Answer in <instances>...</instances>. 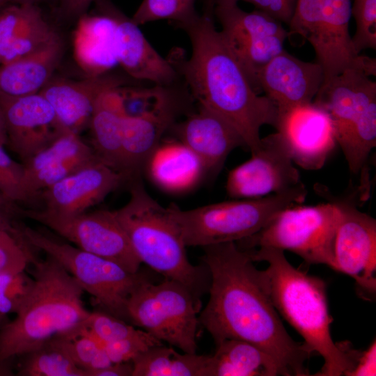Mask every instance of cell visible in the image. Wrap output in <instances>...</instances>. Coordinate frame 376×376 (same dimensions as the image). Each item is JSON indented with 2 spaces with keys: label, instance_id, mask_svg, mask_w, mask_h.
Listing matches in <instances>:
<instances>
[{
  "label": "cell",
  "instance_id": "1",
  "mask_svg": "<svg viewBox=\"0 0 376 376\" xmlns=\"http://www.w3.org/2000/svg\"><path fill=\"white\" fill-rule=\"evenodd\" d=\"M203 248L210 298L198 318L215 344L243 340L269 354L283 376L311 375L305 362L313 353L285 330L249 250L235 242Z\"/></svg>",
  "mask_w": 376,
  "mask_h": 376
},
{
  "label": "cell",
  "instance_id": "2",
  "mask_svg": "<svg viewBox=\"0 0 376 376\" xmlns=\"http://www.w3.org/2000/svg\"><path fill=\"white\" fill-rule=\"evenodd\" d=\"M213 16V9L204 8L203 14L180 26L189 38L191 54L178 68L199 106L226 119L251 151L260 143L261 127H275L278 109L252 87L217 30Z\"/></svg>",
  "mask_w": 376,
  "mask_h": 376
},
{
  "label": "cell",
  "instance_id": "3",
  "mask_svg": "<svg viewBox=\"0 0 376 376\" xmlns=\"http://www.w3.org/2000/svg\"><path fill=\"white\" fill-rule=\"evenodd\" d=\"M248 250L253 262L269 265L260 274L278 313L302 336L312 353L323 358V366L313 375L347 376L359 350L348 341L334 342L325 283L294 267L281 249L261 246Z\"/></svg>",
  "mask_w": 376,
  "mask_h": 376
},
{
  "label": "cell",
  "instance_id": "4",
  "mask_svg": "<svg viewBox=\"0 0 376 376\" xmlns=\"http://www.w3.org/2000/svg\"><path fill=\"white\" fill-rule=\"evenodd\" d=\"M33 284L24 304L0 329V366L58 336L81 331L88 311L84 305L83 288L54 258L31 261Z\"/></svg>",
  "mask_w": 376,
  "mask_h": 376
},
{
  "label": "cell",
  "instance_id": "5",
  "mask_svg": "<svg viewBox=\"0 0 376 376\" xmlns=\"http://www.w3.org/2000/svg\"><path fill=\"white\" fill-rule=\"evenodd\" d=\"M130 198L114 210L141 263L164 279L186 286L198 299L208 292L210 274L203 263L192 265L170 206L165 207L146 191L140 177L130 180Z\"/></svg>",
  "mask_w": 376,
  "mask_h": 376
},
{
  "label": "cell",
  "instance_id": "6",
  "mask_svg": "<svg viewBox=\"0 0 376 376\" xmlns=\"http://www.w3.org/2000/svg\"><path fill=\"white\" fill-rule=\"evenodd\" d=\"M306 194L301 183L260 198L234 199L191 210L169 206L185 246L204 247L252 236L283 209L304 203Z\"/></svg>",
  "mask_w": 376,
  "mask_h": 376
},
{
  "label": "cell",
  "instance_id": "7",
  "mask_svg": "<svg viewBox=\"0 0 376 376\" xmlns=\"http://www.w3.org/2000/svg\"><path fill=\"white\" fill-rule=\"evenodd\" d=\"M23 241L56 259L87 292L102 311L130 323L127 306L131 295L152 281L139 271L130 272L109 259L54 240L31 227L19 225Z\"/></svg>",
  "mask_w": 376,
  "mask_h": 376
},
{
  "label": "cell",
  "instance_id": "8",
  "mask_svg": "<svg viewBox=\"0 0 376 376\" xmlns=\"http://www.w3.org/2000/svg\"><path fill=\"white\" fill-rule=\"evenodd\" d=\"M350 0H297L289 35L298 34L313 47L324 82L347 69L376 75V60L357 54L349 33Z\"/></svg>",
  "mask_w": 376,
  "mask_h": 376
},
{
  "label": "cell",
  "instance_id": "9",
  "mask_svg": "<svg viewBox=\"0 0 376 376\" xmlns=\"http://www.w3.org/2000/svg\"><path fill=\"white\" fill-rule=\"evenodd\" d=\"M283 209L252 236L236 243L243 249L269 246L292 251L310 264L336 270L334 245L340 209L337 201Z\"/></svg>",
  "mask_w": 376,
  "mask_h": 376
},
{
  "label": "cell",
  "instance_id": "10",
  "mask_svg": "<svg viewBox=\"0 0 376 376\" xmlns=\"http://www.w3.org/2000/svg\"><path fill=\"white\" fill-rule=\"evenodd\" d=\"M201 301L182 283L164 279L148 281L130 297V324L183 352L196 353Z\"/></svg>",
  "mask_w": 376,
  "mask_h": 376
},
{
  "label": "cell",
  "instance_id": "11",
  "mask_svg": "<svg viewBox=\"0 0 376 376\" xmlns=\"http://www.w3.org/2000/svg\"><path fill=\"white\" fill-rule=\"evenodd\" d=\"M313 103L329 116L342 151L376 136V83L365 72L347 69L322 83Z\"/></svg>",
  "mask_w": 376,
  "mask_h": 376
},
{
  "label": "cell",
  "instance_id": "12",
  "mask_svg": "<svg viewBox=\"0 0 376 376\" xmlns=\"http://www.w3.org/2000/svg\"><path fill=\"white\" fill-rule=\"evenodd\" d=\"M214 15L221 25L219 32L225 44L259 94V73L284 49L289 31L280 21L256 9L244 11L237 3L216 6Z\"/></svg>",
  "mask_w": 376,
  "mask_h": 376
},
{
  "label": "cell",
  "instance_id": "13",
  "mask_svg": "<svg viewBox=\"0 0 376 376\" xmlns=\"http://www.w3.org/2000/svg\"><path fill=\"white\" fill-rule=\"evenodd\" d=\"M20 216L37 221L77 247L112 260L127 271H139L141 263L117 219L114 210H100L62 216L43 209H24Z\"/></svg>",
  "mask_w": 376,
  "mask_h": 376
},
{
  "label": "cell",
  "instance_id": "14",
  "mask_svg": "<svg viewBox=\"0 0 376 376\" xmlns=\"http://www.w3.org/2000/svg\"><path fill=\"white\" fill-rule=\"evenodd\" d=\"M251 157L233 169L226 189L233 199L256 198L285 192L301 184L300 174L279 134L261 138Z\"/></svg>",
  "mask_w": 376,
  "mask_h": 376
},
{
  "label": "cell",
  "instance_id": "15",
  "mask_svg": "<svg viewBox=\"0 0 376 376\" xmlns=\"http://www.w3.org/2000/svg\"><path fill=\"white\" fill-rule=\"evenodd\" d=\"M340 219L337 228L336 271L354 279L360 295L373 299L376 292V221L345 201H337Z\"/></svg>",
  "mask_w": 376,
  "mask_h": 376
},
{
  "label": "cell",
  "instance_id": "16",
  "mask_svg": "<svg viewBox=\"0 0 376 376\" xmlns=\"http://www.w3.org/2000/svg\"><path fill=\"white\" fill-rule=\"evenodd\" d=\"M7 143L22 163L49 146L65 130L50 103L40 93L0 95Z\"/></svg>",
  "mask_w": 376,
  "mask_h": 376
},
{
  "label": "cell",
  "instance_id": "17",
  "mask_svg": "<svg viewBox=\"0 0 376 376\" xmlns=\"http://www.w3.org/2000/svg\"><path fill=\"white\" fill-rule=\"evenodd\" d=\"M274 128L294 164L306 170L321 169L337 143L329 116L313 102L279 111Z\"/></svg>",
  "mask_w": 376,
  "mask_h": 376
},
{
  "label": "cell",
  "instance_id": "18",
  "mask_svg": "<svg viewBox=\"0 0 376 376\" xmlns=\"http://www.w3.org/2000/svg\"><path fill=\"white\" fill-rule=\"evenodd\" d=\"M127 180V175L97 159L41 191L39 201L47 212L75 216L87 212Z\"/></svg>",
  "mask_w": 376,
  "mask_h": 376
},
{
  "label": "cell",
  "instance_id": "19",
  "mask_svg": "<svg viewBox=\"0 0 376 376\" xmlns=\"http://www.w3.org/2000/svg\"><path fill=\"white\" fill-rule=\"evenodd\" d=\"M99 11L111 17L115 22V48L118 64L131 77L155 83L171 84L177 77L171 61L152 47L131 18L125 15L110 0H95Z\"/></svg>",
  "mask_w": 376,
  "mask_h": 376
},
{
  "label": "cell",
  "instance_id": "20",
  "mask_svg": "<svg viewBox=\"0 0 376 376\" xmlns=\"http://www.w3.org/2000/svg\"><path fill=\"white\" fill-rule=\"evenodd\" d=\"M97 159L92 146L79 134L64 131L49 146L23 163L22 187L29 204L39 201L43 190Z\"/></svg>",
  "mask_w": 376,
  "mask_h": 376
},
{
  "label": "cell",
  "instance_id": "21",
  "mask_svg": "<svg viewBox=\"0 0 376 376\" xmlns=\"http://www.w3.org/2000/svg\"><path fill=\"white\" fill-rule=\"evenodd\" d=\"M323 81L320 65L301 61L285 49L267 63L258 77L260 91L278 111L313 102Z\"/></svg>",
  "mask_w": 376,
  "mask_h": 376
},
{
  "label": "cell",
  "instance_id": "22",
  "mask_svg": "<svg viewBox=\"0 0 376 376\" xmlns=\"http://www.w3.org/2000/svg\"><path fill=\"white\" fill-rule=\"evenodd\" d=\"M177 139L201 161L207 177L221 171L230 153L244 143L236 130L217 113L199 106L176 126Z\"/></svg>",
  "mask_w": 376,
  "mask_h": 376
},
{
  "label": "cell",
  "instance_id": "23",
  "mask_svg": "<svg viewBox=\"0 0 376 376\" xmlns=\"http://www.w3.org/2000/svg\"><path fill=\"white\" fill-rule=\"evenodd\" d=\"M123 84L107 73L75 81L52 79L39 93L50 103L63 128L79 134L89 125L98 97Z\"/></svg>",
  "mask_w": 376,
  "mask_h": 376
},
{
  "label": "cell",
  "instance_id": "24",
  "mask_svg": "<svg viewBox=\"0 0 376 376\" xmlns=\"http://www.w3.org/2000/svg\"><path fill=\"white\" fill-rule=\"evenodd\" d=\"M58 36L36 3H9L0 10V64L26 56Z\"/></svg>",
  "mask_w": 376,
  "mask_h": 376
},
{
  "label": "cell",
  "instance_id": "25",
  "mask_svg": "<svg viewBox=\"0 0 376 376\" xmlns=\"http://www.w3.org/2000/svg\"><path fill=\"white\" fill-rule=\"evenodd\" d=\"M175 108L171 98L157 110L136 117L125 116L122 152L125 173L130 179L141 177L146 162L173 125Z\"/></svg>",
  "mask_w": 376,
  "mask_h": 376
},
{
  "label": "cell",
  "instance_id": "26",
  "mask_svg": "<svg viewBox=\"0 0 376 376\" xmlns=\"http://www.w3.org/2000/svg\"><path fill=\"white\" fill-rule=\"evenodd\" d=\"M143 171L159 189L175 194L193 189L207 177L199 158L178 139L162 141L147 159Z\"/></svg>",
  "mask_w": 376,
  "mask_h": 376
},
{
  "label": "cell",
  "instance_id": "27",
  "mask_svg": "<svg viewBox=\"0 0 376 376\" xmlns=\"http://www.w3.org/2000/svg\"><path fill=\"white\" fill-rule=\"evenodd\" d=\"M73 36L75 59L87 77L107 74L118 64L115 48V22L109 15L84 14Z\"/></svg>",
  "mask_w": 376,
  "mask_h": 376
},
{
  "label": "cell",
  "instance_id": "28",
  "mask_svg": "<svg viewBox=\"0 0 376 376\" xmlns=\"http://www.w3.org/2000/svg\"><path fill=\"white\" fill-rule=\"evenodd\" d=\"M63 54L60 36L37 51L0 64V95L19 97L39 93L52 79Z\"/></svg>",
  "mask_w": 376,
  "mask_h": 376
},
{
  "label": "cell",
  "instance_id": "29",
  "mask_svg": "<svg viewBox=\"0 0 376 376\" xmlns=\"http://www.w3.org/2000/svg\"><path fill=\"white\" fill-rule=\"evenodd\" d=\"M119 87L108 89L98 97L89 125L92 132V148L97 157L107 166L127 175L122 152L123 120L126 115Z\"/></svg>",
  "mask_w": 376,
  "mask_h": 376
},
{
  "label": "cell",
  "instance_id": "30",
  "mask_svg": "<svg viewBox=\"0 0 376 376\" xmlns=\"http://www.w3.org/2000/svg\"><path fill=\"white\" fill-rule=\"evenodd\" d=\"M211 371L212 376H283L269 354L240 339H226L216 345L211 355Z\"/></svg>",
  "mask_w": 376,
  "mask_h": 376
},
{
  "label": "cell",
  "instance_id": "31",
  "mask_svg": "<svg viewBox=\"0 0 376 376\" xmlns=\"http://www.w3.org/2000/svg\"><path fill=\"white\" fill-rule=\"evenodd\" d=\"M132 362V376H212L211 355L181 354L164 344L150 347Z\"/></svg>",
  "mask_w": 376,
  "mask_h": 376
},
{
  "label": "cell",
  "instance_id": "32",
  "mask_svg": "<svg viewBox=\"0 0 376 376\" xmlns=\"http://www.w3.org/2000/svg\"><path fill=\"white\" fill-rule=\"evenodd\" d=\"M19 357L17 375L87 376L74 362L61 336L52 338Z\"/></svg>",
  "mask_w": 376,
  "mask_h": 376
},
{
  "label": "cell",
  "instance_id": "33",
  "mask_svg": "<svg viewBox=\"0 0 376 376\" xmlns=\"http://www.w3.org/2000/svg\"><path fill=\"white\" fill-rule=\"evenodd\" d=\"M196 0H143L132 20L138 26L157 20L167 19L178 26L198 13Z\"/></svg>",
  "mask_w": 376,
  "mask_h": 376
},
{
  "label": "cell",
  "instance_id": "34",
  "mask_svg": "<svg viewBox=\"0 0 376 376\" xmlns=\"http://www.w3.org/2000/svg\"><path fill=\"white\" fill-rule=\"evenodd\" d=\"M61 336L74 362L87 376L112 364L103 345L86 331L81 330L74 336Z\"/></svg>",
  "mask_w": 376,
  "mask_h": 376
},
{
  "label": "cell",
  "instance_id": "35",
  "mask_svg": "<svg viewBox=\"0 0 376 376\" xmlns=\"http://www.w3.org/2000/svg\"><path fill=\"white\" fill-rule=\"evenodd\" d=\"M139 329L108 313L94 311L90 312L81 330L89 334L102 345L130 336Z\"/></svg>",
  "mask_w": 376,
  "mask_h": 376
},
{
  "label": "cell",
  "instance_id": "36",
  "mask_svg": "<svg viewBox=\"0 0 376 376\" xmlns=\"http://www.w3.org/2000/svg\"><path fill=\"white\" fill-rule=\"evenodd\" d=\"M163 87L134 88L120 86L118 92L126 116H140L163 106L171 99Z\"/></svg>",
  "mask_w": 376,
  "mask_h": 376
},
{
  "label": "cell",
  "instance_id": "37",
  "mask_svg": "<svg viewBox=\"0 0 376 376\" xmlns=\"http://www.w3.org/2000/svg\"><path fill=\"white\" fill-rule=\"evenodd\" d=\"M351 15L356 23L352 42L357 54L376 49V0H354Z\"/></svg>",
  "mask_w": 376,
  "mask_h": 376
},
{
  "label": "cell",
  "instance_id": "38",
  "mask_svg": "<svg viewBox=\"0 0 376 376\" xmlns=\"http://www.w3.org/2000/svg\"><path fill=\"white\" fill-rule=\"evenodd\" d=\"M33 278L25 271L0 274V313L16 314L28 297Z\"/></svg>",
  "mask_w": 376,
  "mask_h": 376
},
{
  "label": "cell",
  "instance_id": "39",
  "mask_svg": "<svg viewBox=\"0 0 376 376\" xmlns=\"http://www.w3.org/2000/svg\"><path fill=\"white\" fill-rule=\"evenodd\" d=\"M158 340L142 329L128 337L102 344L112 363L132 362L138 356L152 347L162 345Z\"/></svg>",
  "mask_w": 376,
  "mask_h": 376
},
{
  "label": "cell",
  "instance_id": "40",
  "mask_svg": "<svg viewBox=\"0 0 376 376\" xmlns=\"http://www.w3.org/2000/svg\"><path fill=\"white\" fill-rule=\"evenodd\" d=\"M23 164L12 159L0 145V192L19 206L29 204L23 190Z\"/></svg>",
  "mask_w": 376,
  "mask_h": 376
},
{
  "label": "cell",
  "instance_id": "41",
  "mask_svg": "<svg viewBox=\"0 0 376 376\" xmlns=\"http://www.w3.org/2000/svg\"><path fill=\"white\" fill-rule=\"evenodd\" d=\"M33 258L29 246L13 235L0 240V274L25 271Z\"/></svg>",
  "mask_w": 376,
  "mask_h": 376
},
{
  "label": "cell",
  "instance_id": "42",
  "mask_svg": "<svg viewBox=\"0 0 376 376\" xmlns=\"http://www.w3.org/2000/svg\"><path fill=\"white\" fill-rule=\"evenodd\" d=\"M253 4L269 16L285 24H289L292 17L295 0H243Z\"/></svg>",
  "mask_w": 376,
  "mask_h": 376
},
{
  "label": "cell",
  "instance_id": "43",
  "mask_svg": "<svg viewBox=\"0 0 376 376\" xmlns=\"http://www.w3.org/2000/svg\"><path fill=\"white\" fill-rule=\"evenodd\" d=\"M376 375V341L374 340L369 347L360 353L354 366L347 376H375Z\"/></svg>",
  "mask_w": 376,
  "mask_h": 376
},
{
  "label": "cell",
  "instance_id": "44",
  "mask_svg": "<svg viewBox=\"0 0 376 376\" xmlns=\"http://www.w3.org/2000/svg\"><path fill=\"white\" fill-rule=\"evenodd\" d=\"M93 1L95 0H60V8L64 16L79 18L86 13Z\"/></svg>",
  "mask_w": 376,
  "mask_h": 376
},
{
  "label": "cell",
  "instance_id": "45",
  "mask_svg": "<svg viewBox=\"0 0 376 376\" xmlns=\"http://www.w3.org/2000/svg\"><path fill=\"white\" fill-rule=\"evenodd\" d=\"M132 362L118 363L95 371L91 376H132Z\"/></svg>",
  "mask_w": 376,
  "mask_h": 376
},
{
  "label": "cell",
  "instance_id": "46",
  "mask_svg": "<svg viewBox=\"0 0 376 376\" xmlns=\"http://www.w3.org/2000/svg\"><path fill=\"white\" fill-rule=\"evenodd\" d=\"M14 217L0 210V230L8 233L17 240L19 237L18 224Z\"/></svg>",
  "mask_w": 376,
  "mask_h": 376
},
{
  "label": "cell",
  "instance_id": "47",
  "mask_svg": "<svg viewBox=\"0 0 376 376\" xmlns=\"http://www.w3.org/2000/svg\"><path fill=\"white\" fill-rule=\"evenodd\" d=\"M21 208V206L17 205L7 200L0 192V210L16 218L17 217H20Z\"/></svg>",
  "mask_w": 376,
  "mask_h": 376
},
{
  "label": "cell",
  "instance_id": "48",
  "mask_svg": "<svg viewBox=\"0 0 376 376\" xmlns=\"http://www.w3.org/2000/svg\"><path fill=\"white\" fill-rule=\"evenodd\" d=\"M204 8H212L218 5L233 4L237 3L239 0H203Z\"/></svg>",
  "mask_w": 376,
  "mask_h": 376
},
{
  "label": "cell",
  "instance_id": "49",
  "mask_svg": "<svg viewBox=\"0 0 376 376\" xmlns=\"http://www.w3.org/2000/svg\"><path fill=\"white\" fill-rule=\"evenodd\" d=\"M6 143H7V138H6L5 125H4L3 116L0 111V145L4 146L5 145H6Z\"/></svg>",
  "mask_w": 376,
  "mask_h": 376
},
{
  "label": "cell",
  "instance_id": "50",
  "mask_svg": "<svg viewBox=\"0 0 376 376\" xmlns=\"http://www.w3.org/2000/svg\"><path fill=\"white\" fill-rule=\"evenodd\" d=\"M12 368L8 366H0V376L13 375Z\"/></svg>",
  "mask_w": 376,
  "mask_h": 376
},
{
  "label": "cell",
  "instance_id": "51",
  "mask_svg": "<svg viewBox=\"0 0 376 376\" xmlns=\"http://www.w3.org/2000/svg\"><path fill=\"white\" fill-rule=\"evenodd\" d=\"M38 0H10V3H36Z\"/></svg>",
  "mask_w": 376,
  "mask_h": 376
},
{
  "label": "cell",
  "instance_id": "52",
  "mask_svg": "<svg viewBox=\"0 0 376 376\" xmlns=\"http://www.w3.org/2000/svg\"><path fill=\"white\" fill-rule=\"evenodd\" d=\"M9 320L8 315L0 313V329Z\"/></svg>",
  "mask_w": 376,
  "mask_h": 376
},
{
  "label": "cell",
  "instance_id": "53",
  "mask_svg": "<svg viewBox=\"0 0 376 376\" xmlns=\"http://www.w3.org/2000/svg\"><path fill=\"white\" fill-rule=\"evenodd\" d=\"M10 3V0H0V10Z\"/></svg>",
  "mask_w": 376,
  "mask_h": 376
},
{
  "label": "cell",
  "instance_id": "54",
  "mask_svg": "<svg viewBox=\"0 0 376 376\" xmlns=\"http://www.w3.org/2000/svg\"><path fill=\"white\" fill-rule=\"evenodd\" d=\"M8 234H9L8 233H6V232H4V231H1L0 230V239L4 237L6 235H7Z\"/></svg>",
  "mask_w": 376,
  "mask_h": 376
},
{
  "label": "cell",
  "instance_id": "55",
  "mask_svg": "<svg viewBox=\"0 0 376 376\" xmlns=\"http://www.w3.org/2000/svg\"><path fill=\"white\" fill-rule=\"evenodd\" d=\"M8 235H10V234H8ZM7 235H6V236H7ZM6 236H5V237H6ZM1 239H2V238H1ZM1 239H0V240H1Z\"/></svg>",
  "mask_w": 376,
  "mask_h": 376
},
{
  "label": "cell",
  "instance_id": "56",
  "mask_svg": "<svg viewBox=\"0 0 376 376\" xmlns=\"http://www.w3.org/2000/svg\"><path fill=\"white\" fill-rule=\"evenodd\" d=\"M295 1H297V0H295Z\"/></svg>",
  "mask_w": 376,
  "mask_h": 376
}]
</instances>
